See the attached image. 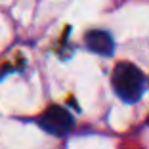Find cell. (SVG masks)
Returning <instances> with one entry per match:
<instances>
[{"label": "cell", "instance_id": "4", "mask_svg": "<svg viewBox=\"0 0 149 149\" xmlns=\"http://www.w3.org/2000/svg\"><path fill=\"white\" fill-rule=\"evenodd\" d=\"M147 124H149V120H147Z\"/></svg>", "mask_w": 149, "mask_h": 149}, {"label": "cell", "instance_id": "3", "mask_svg": "<svg viewBox=\"0 0 149 149\" xmlns=\"http://www.w3.org/2000/svg\"><path fill=\"white\" fill-rule=\"evenodd\" d=\"M86 46L90 52L100 54V56H111L115 50L113 38L105 31H90L86 35Z\"/></svg>", "mask_w": 149, "mask_h": 149}, {"label": "cell", "instance_id": "1", "mask_svg": "<svg viewBox=\"0 0 149 149\" xmlns=\"http://www.w3.org/2000/svg\"><path fill=\"white\" fill-rule=\"evenodd\" d=\"M113 90L118 97L126 103H136L145 92V77L136 65L132 63H118L111 74Z\"/></svg>", "mask_w": 149, "mask_h": 149}, {"label": "cell", "instance_id": "2", "mask_svg": "<svg viewBox=\"0 0 149 149\" xmlns=\"http://www.w3.org/2000/svg\"><path fill=\"white\" fill-rule=\"evenodd\" d=\"M38 126L52 136H65L73 130L74 118L71 117V113L67 109H63L59 105H52L38 117Z\"/></svg>", "mask_w": 149, "mask_h": 149}]
</instances>
